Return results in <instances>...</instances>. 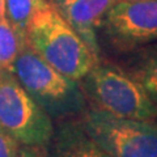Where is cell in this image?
<instances>
[{
    "instance_id": "6da1fadb",
    "label": "cell",
    "mask_w": 157,
    "mask_h": 157,
    "mask_svg": "<svg viewBox=\"0 0 157 157\" xmlns=\"http://www.w3.org/2000/svg\"><path fill=\"white\" fill-rule=\"evenodd\" d=\"M25 39L39 58L76 81L100 62L48 0L33 14Z\"/></svg>"
},
{
    "instance_id": "7a4b0ae2",
    "label": "cell",
    "mask_w": 157,
    "mask_h": 157,
    "mask_svg": "<svg viewBox=\"0 0 157 157\" xmlns=\"http://www.w3.org/2000/svg\"><path fill=\"white\" fill-rule=\"evenodd\" d=\"M12 73L51 119L78 118L88 109L77 81L56 71L28 46L14 60Z\"/></svg>"
},
{
    "instance_id": "3957f363",
    "label": "cell",
    "mask_w": 157,
    "mask_h": 157,
    "mask_svg": "<svg viewBox=\"0 0 157 157\" xmlns=\"http://www.w3.org/2000/svg\"><path fill=\"white\" fill-rule=\"evenodd\" d=\"M77 84L92 109L137 121L157 118V106L143 85L119 67L98 62Z\"/></svg>"
},
{
    "instance_id": "277c9868",
    "label": "cell",
    "mask_w": 157,
    "mask_h": 157,
    "mask_svg": "<svg viewBox=\"0 0 157 157\" xmlns=\"http://www.w3.org/2000/svg\"><path fill=\"white\" fill-rule=\"evenodd\" d=\"M82 128L111 157H157V124L88 109L78 117Z\"/></svg>"
},
{
    "instance_id": "5b68a950",
    "label": "cell",
    "mask_w": 157,
    "mask_h": 157,
    "mask_svg": "<svg viewBox=\"0 0 157 157\" xmlns=\"http://www.w3.org/2000/svg\"><path fill=\"white\" fill-rule=\"evenodd\" d=\"M54 127L50 115L28 94L12 71H0V130L21 145L46 148Z\"/></svg>"
},
{
    "instance_id": "8992f818",
    "label": "cell",
    "mask_w": 157,
    "mask_h": 157,
    "mask_svg": "<svg viewBox=\"0 0 157 157\" xmlns=\"http://www.w3.org/2000/svg\"><path fill=\"white\" fill-rule=\"evenodd\" d=\"M107 45L131 52L157 42V0L117 2L100 29Z\"/></svg>"
},
{
    "instance_id": "52a82bcc",
    "label": "cell",
    "mask_w": 157,
    "mask_h": 157,
    "mask_svg": "<svg viewBox=\"0 0 157 157\" xmlns=\"http://www.w3.org/2000/svg\"><path fill=\"white\" fill-rule=\"evenodd\" d=\"M100 60L98 34L110 8L117 0H48ZM101 62V60H100Z\"/></svg>"
},
{
    "instance_id": "ba28073f",
    "label": "cell",
    "mask_w": 157,
    "mask_h": 157,
    "mask_svg": "<svg viewBox=\"0 0 157 157\" xmlns=\"http://www.w3.org/2000/svg\"><path fill=\"white\" fill-rule=\"evenodd\" d=\"M46 148L48 157H111L86 134L78 118L59 121Z\"/></svg>"
},
{
    "instance_id": "9c48e42d",
    "label": "cell",
    "mask_w": 157,
    "mask_h": 157,
    "mask_svg": "<svg viewBox=\"0 0 157 157\" xmlns=\"http://www.w3.org/2000/svg\"><path fill=\"white\" fill-rule=\"evenodd\" d=\"M136 59L132 63V70L127 71L140 82L151 100L157 106V42L137 48Z\"/></svg>"
},
{
    "instance_id": "30bf717a",
    "label": "cell",
    "mask_w": 157,
    "mask_h": 157,
    "mask_svg": "<svg viewBox=\"0 0 157 157\" xmlns=\"http://www.w3.org/2000/svg\"><path fill=\"white\" fill-rule=\"evenodd\" d=\"M25 47L26 41L9 20L6 16L0 18V71H12L14 60Z\"/></svg>"
},
{
    "instance_id": "8fae6325",
    "label": "cell",
    "mask_w": 157,
    "mask_h": 157,
    "mask_svg": "<svg viewBox=\"0 0 157 157\" xmlns=\"http://www.w3.org/2000/svg\"><path fill=\"white\" fill-rule=\"evenodd\" d=\"M45 3L46 0H6V17L24 39L29 21Z\"/></svg>"
},
{
    "instance_id": "7c38bea8",
    "label": "cell",
    "mask_w": 157,
    "mask_h": 157,
    "mask_svg": "<svg viewBox=\"0 0 157 157\" xmlns=\"http://www.w3.org/2000/svg\"><path fill=\"white\" fill-rule=\"evenodd\" d=\"M21 144L11 135L0 130V157H17Z\"/></svg>"
},
{
    "instance_id": "4fadbf2b",
    "label": "cell",
    "mask_w": 157,
    "mask_h": 157,
    "mask_svg": "<svg viewBox=\"0 0 157 157\" xmlns=\"http://www.w3.org/2000/svg\"><path fill=\"white\" fill-rule=\"evenodd\" d=\"M43 147H34V145H21L18 151L17 157H47Z\"/></svg>"
},
{
    "instance_id": "5bb4252c",
    "label": "cell",
    "mask_w": 157,
    "mask_h": 157,
    "mask_svg": "<svg viewBox=\"0 0 157 157\" xmlns=\"http://www.w3.org/2000/svg\"><path fill=\"white\" fill-rule=\"evenodd\" d=\"M6 16V0H0V18Z\"/></svg>"
},
{
    "instance_id": "9a60e30c",
    "label": "cell",
    "mask_w": 157,
    "mask_h": 157,
    "mask_svg": "<svg viewBox=\"0 0 157 157\" xmlns=\"http://www.w3.org/2000/svg\"><path fill=\"white\" fill-rule=\"evenodd\" d=\"M117 2H136V0H117Z\"/></svg>"
}]
</instances>
